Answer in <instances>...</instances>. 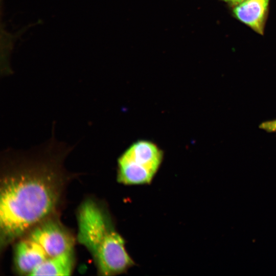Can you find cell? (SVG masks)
<instances>
[{
    "label": "cell",
    "mask_w": 276,
    "mask_h": 276,
    "mask_svg": "<svg viewBox=\"0 0 276 276\" xmlns=\"http://www.w3.org/2000/svg\"><path fill=\"white\" fill-rule=\"evenodd\" d=\"M269 0H243L234 6L233 13L240 21L262 34Z\"/></svg>",
    "instance_id": "obj_4"
},
{
    "label": "cell",
    "mask_w": 276,
    "mask_h": 276,
    "mask_svg": "<svg viewBox=\"0 0 276 276\" xmlns=\"http://www.w3.org/2000/svg\"><path fill=\"white\" fill-rule=\"evenodd\" d=\"M222 1L228 3L231 5L235 6V5L242 2L243 0H222Z\"/></svg>",
    "instance_id": "obj_8"
},
{
    "label": "cell",
    "mask_w": 276,
    "mask_h": 276,
    "mask_svg": "<svg viewBox=\"0 0 276 276\" xmlns=\"http://www.w3.org/2000/svg\"><path fill=\"white\" fill-rule=\"evenodd\" d=\"M71 149L52 141L39 157L8 161L0 189V228L6 243L42 223L58 201L61 163Z\"/></svg>",
    "instance_id": "obj_1"
},
{
    "label": "cell",
    "mask_w": 276,
    "mask_h": 276,
    "mask_svg": "<svg viewBox=\"0 0 276 276\" xmlns=\"http://www.w3.org/2000/svg\"><path fill=\"white\" fill-rule=\"evenodd\" d=\"M259 128L269 132H276V120L264 122Z\"/></svg>",
    "instance_id": "obj_7"
},
{
    "label": "cell",
    "mask_w": 276,
    "mask_h": 276,
    "mask_svg": "<svg viewBox=\"0 0 276 276\" xmlns=\"http://www.w3.org/2000/svg\"><path fill=\"white\" fill-rule=\"evenodd\" d=\"M123 155L156 172L163 158V152L158 147L147 141L134 143Z\"/></svg>",
    "instance_id": "obj_5"
},
{
    "label": "cell",
    "mask_w": 276,
    "mask_h": 276,
    "mask_svg": "<svg viewBox=\"0 0 276 276\" xmlns=\"http://www.w3.org/2000/svg\"><path fill=\"white\" fill-rule=\"evenodd\" d=\"M28 236L41 247L48 260L46 264L73 254V240L53 221L39 224L31 229Z\"/></svg>",
    "instance_id": "obj_3"
},
{
    "label": "cell",
    "mask_w": 276,
    "mask_h": 276,
    "mask_svg": "<svg viewBox=\"0 0 276 276\" xmlns=\"http://www.w3.org/2000/svg\"><path fill=\"white\" fill-rule=\"evenodd\" d=\"M78 240L90 252L98 269L124 239L113 231L104 214L91 200L82 203L78 213Z\"/></svg>",
    "instance_id": "obj_2"
},
{
    "label": "cell",
    "mask_w": 276,
    "mask_h": 276,
    "mask_svg": "<svg viewBox=\"0 0 276 276\" xmlns=\"http://www.w3.org/2000/svg\"><path fill=\"white\" fill-rule=\"evenodd\" d=\"M156 172L123 154L118 159V180L125 185L148 183Z\"/></svg>",
    "instance_id": "obj_6"
}]
</instances>
